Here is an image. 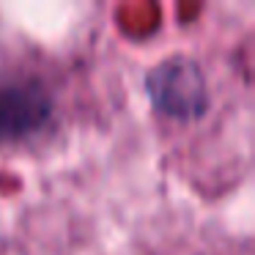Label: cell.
I'll list each match as a JSON object with an SVG mask.
<instances>
[{
    "label": "cell",
    "instance_id": "6da1fadb",
    "mask_svg": "<svg viewBox=\"0 0 255 255\" xmlns=\"http://www.w3.org/2000/svg\"><path fill=\"white\" fill-rule=\"evenodd\" d=\"M151 102L173 118H195L209 107V91L200 66L189 58H167L145 77Z\"/></svg>",
    "mask_w": 255,
    "mask_h": 255
},
{
    "label": "cell",
    "instance_id": "7a4b0ae2",
    "mask_svg": "<svg viewBox=\"0 0 255 255\" xmlns=\"http://www.w3.org/2000/svg\"><path fill=\"white\" fill-rule=\"evenodd\" d=\"M52 99L33 80H0V140H14L47 124Z\"/></svg>",
    "mask_w": 255,
    "mask_h": 255
}]
</instances>
